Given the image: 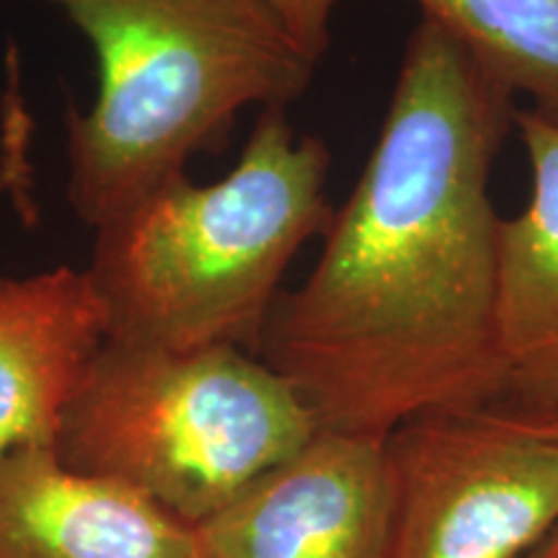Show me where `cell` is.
<instances>
[{
  "mask_svg": "<svg viewBox=\"0 0 558 558\" xmlns=\"http://www.w3.org/2000/svg\"><path fill=\"white\" fill-rule=\"evenodd\" d=\"M509 104L448 32L418 21L365 171L256 347L320 432L386 439L416 416L507 401L488 177Z\"/></svg>",
  "mask_w": 558,
  "mask_h": 558,
  "instance_id": "obj_1",
  "label": "cell"
},
{
  "mask_svg": "<svg viewBox=\"0 0 558 558\" xmlns=\"http://www.w3.org/2000/svg\"><path fill=\"white\" fill-rule=\"evenodd\" d=\"M329 166L284 109H262L233 171L205 186L181 173L96 228L88 275L109 341L256 352L290 262L331 222Z\"/></svg>",
  "mask_w": 558,
  "mask_h": 558,
  "instance_id": "obj_2",
  "label": "cell"
},
{
  "mask_svg": "<svg viewBox=\"0 0 558 558\" xmlns=\"http://www.w3.org/2000/svg\"><path fill=\"white\" fill-rule=\"evenodd\" d=\"M94 47L99 94L68 120V197L101 228L184 173L241 109H284L316 62L264 0H52Z\"/></svg>",
  "mask_w": 558,
  "mask_h": 558,
  "instance_id": "obj_3",
  "label": "cell"
},
{
  "mask_svg": "<svg viewBox=\"0 0 558 558\" xmlns=\"http://www.w3.org/2000/svg\"><path fill=\"white\" fill-rule=\"evenodd\" d=\"M316 435L290 380L248 349L107 339L62 416L54 456L197 527Z\"/></svg>",
  "mask_w": 558,
  "mask_h": 558,
  "instance_id": "obj_4",
  "label": "cell"
},
{
  "mask_svg": "<svg viewBox=\"0 0 558 558\" xmlns=\"http://www.w3.org/2000/svg\"><path fill=\"white\" fill-rule=\"evenodd\" d=\"M383 558H525L558 525V437L509 403L416 416L386 437Z\"/></svg>",
  "mask_w": 558,
  "mask_h": 558,
  "instance_id": "obj_5",
  "label": "cell"
},
{
  "mask_svg": "<svg viewBox=\"0 0 558 558\" xmlns=\"http://www.w3.org/2000/svg\"><path fill=\"white\" fill-rule=\"evenodd\" d=\"M386 439L320 432L194 527L205 558H383Z\"/></svg>",
  "mask_w": 558,
  "mask_h": 558,
  "instance_id": "obj_6",
  "label": "cell"
},
{
  "mask_svg": "<svg viewBox=\"0 0 558 558\" xmlns=\"http://www.w3.org/2000/svg\"><path fill=\"white\" fill-rule=\"evenodd\" d=\"M107 339L88 269L0 277V460L54 452L62 416Z\"/></svg>",
  "mask_w": 558,
  "mask_h": 558,
  "instance_id": "obj_7",
  "label": "cell"
},
{
  "mask_svg": "<svg viewBox=\"0 0 558 558\" xmlns=\"http://www.w3.org/2000/svg\"><path fill=\"white\" fill-rule=\"evenodd\" d=\"M0 558H205L194 527L143 494L62 465L52 450L0 460Z\"/></svg>",
  "mask_w": 558,
  "mask_h": 558,
  "instance_id": "obj_8",
  "label": "cell"
},
{
  "mask_svg": "<svg viewBox=\"0 0 558 558\" xmlns=\"http://www.w3.org/2000/svg\"><path fill=\"white\" fill-rule=\"evenodd\" d=\"M530 163V199L497 235V341L507 401L558 414V122L512 114Z\"/></svg>",
  "mask_w": 558,
  "mask_h": 558,
  "instance_id": "obj_9",
  "label": "cell"
},
{
  "mask_svg": "<svg viewBox=\"0 0 558 558\" xmlns=\"http://www.w3.org/2000/svg\"><path fill=\"white\" fill-rule=\"evenodd\" d=\"M509 96L558 122V0H416Z\"/></svg>",
  "mask_w": 558,
  "mask_h": 558,
  "instance_id": "obj_10",
  "label": "cell"
},
{
  "mask_svg": "<svg viewBox=\"0 0 558 558\" xmlns=\"http://www.w3.org/2000/svg\"><path fill=\"white\" fill-rule=\"evenodd\" d=\"M288 26L313 60H320L331 45V24L341 0H264Z\"/></svg>",
  "mask_w": 558,
  "mask_h": 558,
  "instance_id": "obj_11",
  "label": "cell"
},
{
  "mask_svg": "<svg viewBox=\"0 0 558 558\" xmlns=\"http://www.w3.org/2000/svg\"><path fill=\"white\" fill-rule=\"evenodd\" d=\"M525 558H558V525Z\"/></svg>",
  "mask_w": 558,
  "mask_h": 558,
  "instance_id": "obj_12",
  "label": "cell"
},
{
  "mask_svg": "<svg viewBox=\"0 0 558 558\" xmlns=\"http://www.w3.org/2000/svg\"><path fill=\"white\" fill-rule=\"evenodd\" d=\"M543 418V424H546V429L550 435L558 437V414H538Z\"/></svg>",
  "mask_w": 558,
  "mask_h": 558,
  "instance_id": "obj_13",
  "label": "cell"
}]
</instances>
